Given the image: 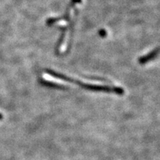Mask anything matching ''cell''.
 <instances>
[{"mask_svg": "<svg viewBox=\"0 0 160 160\" xmlns=\"http://www.w3.org/2000/svg\"><path fill=\"white\" fill-rule=\"evenodd\" d=\"M45 73H48L50 76L53 77L57 79H59L62 81L68 82H71L75 84L78 86H79L82 88L88 90L93 92H103V93H116L118 95H122L125 93L123 88L119 87H113V86H108V85H93V84H88L79 81V80L74 79L73 78L68 77L65 74H62L61 73H58L52 70L47 69L45 70Z\"/></svg>", "mask_w": 160, "mask_h": 160, "instance_id": "1", "label": "cell"}, {"mask_svg": "<svg viewBox=\"0 0 160 160\" xmlns=\"http://www.w3.org/2000/svg\"><path fill=\"white\" fill-rule=\"evenodd\" d=\"M82 0H71V2H70L69 5L68 6L67 9H66V13H65V15L62 16L61 17H57V18H50L47 20V25H53V23L57 22L60 21V20H65V21H71V17H70V10H71L72 8L73 7V5L75 4H78V3H81Z\"/></svg>", "mask_w": 160, "mask_h": 160, "instance_id": "2", "label": "cell"}, {"mask_svg": "<svg viewBox=\"0 0 160 160\" xmlns=\"http://www.w3.org/2000/svg\"><path fill=\"white\" fill-rule=\"evenodd\" d=\"M158 53H159V48H157L153 50V51L150 52L148 54L144 56V57H140L139 59V62L141 64V65H144V64L148 63V62L153 60L155 57H157Z\"/></svg>", "mask_w": 160, "mask_h": 160, "instance_id": "3", "label": "cell"}, {"mask_svg": "<svg viewBox=\"0 0 160 160\" xmlns=\"http://www.w3.org/2000/svg\"><path fill=\"white\" fill-rule=\"evenodd\" d=\"M41 84L45 87H49V88H58V89H65V87L63 85H58V84H55L52 82L47 81V80H42L40 81Z\"/></svg>", "mask_w": 160, "mask_h": 160, "instance_id": "4", "label": "cell"}, {"mask_svg": "<svg viewBox=\"0 0 160 160\" xmlns=\"http://www.w3.org/2000/svg\"><path fill=\"white\" fill-rule=\"evenodd\" d=\"M99 34L101 37H104L105 36H106V34H107V33H106V31H105V30H101V31L99 32Z\"/></svg>", "mask_w": 160, "mask_h": 160, "instance_id": "5", "label": "cell"}]
</instances>
